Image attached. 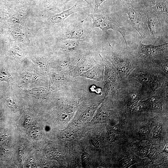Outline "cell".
<instances>
[{
  "mask_svg": "<svg viewBox=\"0 0 168 168\" xmlns=\"http://www.w3.org/2000/svg\"><path fill=\"white\" fill-rule=\"evenodd\" d=\"M86 19L78 22L63 25L58 35L57 39L60 41L67 40H82L90 35L92 28H89L84 23Z\"/></svg>",
  "mask_w": 168,
  "mask_h": 168,
  "instance_id": "6da1fadb",
  "label": "cell"
},
{
  "mask_svg": "<svg viewBox=\"0 0 168 168\" xmlns=\"http://www.w3.org/2000/svg\"><path fill=\"white\" fill-rule=\"evenodd\" d=\"M141 5L131 2H127L124 8L128 15L129 23L142 38L145 37L146 25L141 10Z\"/></svg>",
  "mask_w": 168,
  "mask_h": 168,
  "instance_id": "7a4b0ae2",
  "label": "cell"
},
{
  "mask_svg": "<svg viewBox=\"0 0 168 168\" xmlns=\"http://www.w3.org/2000/svg\"><path fill=\"white\" fill-rule=\"evenodd\" d=\"M88 16L92 19V29L99 28L105 32L110 29L118 31L121 35L127 44L124 29L111 16L100 13L98 11L96 13H89Z\"/></svg>",
  "mask_w": 168,
  "mask_h": 168,
  "instance_id": "3957f363",
  "label": "cell"
},
{
  "mask_svg": "<svg viewBox=\"0 0 168 168\" xmlns=\"http://www.w3.org/2000/svg\"><path fill=\"white\" fill-rule=\"evenodd\" d=\"M83 8L80 2H76L70 8L50 16L47 20V23L49 25L58 23L63 25V21L68 16L73 13L81 11Z\"/></svg>",
  "mask_w": 168,
  "mask_h": 168,
  "instance_id": "277c9868",
  "label": "cell"
},
{
  "mask_svg": "<svg viewBox=\"0 0 168 168\" xmlns=\"http://www.w3.org/2000/svg\"><path fill=\"white\" fill-rule=\"evenodd\" d=\"M147 24L150 32L156 40L160 38L161 32V25L159 18L153 16H147Z\"/></svg>",
  "mask_w": 168,
  "mask_h": 168,
  "instance_id": "5b68a950",
  "label": "cell"
},
{
  "mask_svg": "<svg viewBox=\"0 0 168 168\" xmlns=\"http://www.w3.org/2000/svg\"><path fill=\"white\" fill-rule=\"evenodd\" d=\"M113 58L116 62L117 69L121 75L125 76L129 73L132 66L128 59L119 55H114Z\"/></svg>",
  "mask_w": 168,
  "mask_h": 168,
  "instance_id": "8992f818",
  "label": "cell"
},
{
  "mask_svg": "<svg viewBox=\"0 0 168 168\" xmlns=\"http://www.w3.org/2000/svg\"><path fill=\"white\" fill-rule=\"evenodd\" d=\"M167 47L168 43L157 45H145L141 43V50L142 53L145 55L153 56L161 52Z\"/></svg>",
  "mask_w": 168,
  "mask_h": 168,
  "instance_id": "52a82bcc",
  "label": "cell"
},
{
  "mask_svg": "<svg viewBox=\"0 0 168 168\" xmlns=\"http://www.w3.org/2000/svg\"><path fill=\"white\" fill-rule=\"evenodd\" d=\"M138 81L143 85L149 86H154V84H157L156 77L153 75L147 73H141L138 75L137 77Z\"/></svg>",
  "mask_w": 168,
  "mask_h": 168,
  "instance_id": "ba28073f",
  "label": "cell"
},
{
  "mask_svg": "<svg viewBox=\"0 0 168 168\" xmlns=\"http://www.w3.org/2000/svg\"><path fill=\"white\" fill-rule=\"evenodd\" d=\"M152 7L156 13H168V3L164 0H156Z\"/></svg>",
  "mask_w": 168,
  "mask_h": 168,
  "instance_id": "9c48e42d",
  "label": "cell"
},
{
  "mask_svg": "<svg viewBox=\"0 0 168 168\" xmlns=\"http://www.w3.org/2000/svg\"><path fill=\"white\" fill-rule=\"evenodd\" d=\"M61 137L66 140H71L74 139L76 137V133L74 131L67 130L63 132L61 134Z\"/></svg>",
  "mask_w": 168,
  "mask_h": 168,
  "instance_id": "30bf717a",
  "label": "cell"
},
{
  "mask_svg": "<svg viewBox=\"0 0 168 168\" xmlns=\"http://www.w3.org/2000/svg\"><path fill=\"white\" fill-rule=\"evenodd\" d=\"M5 102L7 107L12 110L16 111L17 108V104L13 99L11 97H8L5 99Z\"/></svg>",
  "mask_w": 168,
  "mask_h": 168,
  "instance_id": "8fae6325",
  "label": "cell"
},
{
  "mask_svg": "<svg viewBox=\"0 0 168 168\" xmlns=\"http://www.w3.org/2000/svg\"><path fill=\"white\" fill-rule=\"evenodd\" d=\"M162 129V124L160 123L156 125L153 130V136L154 138H157L161 133Z\"/></svg>",
  "mask_w": 168,
  "mask_h": 168,
  "instance_id": "7c38bea8",
  "label": "cell"
},
{
  "mask_svg": "<svg viewBox=\"0 0 168 168\" xmlns=\"http://www.w3.org/2000/svg\"><path fill=\"white\" fill-rule=\"evenodd\" d=\"M11 75L4 70L0 71V82H5L8 83V80L11 78Z\"/></svg>",
  "mask_w": 168,
  "mask_h": 168,
  "instance_id": "4fadbf2b",
  "label": "cell"
},
{
  "mask_svg": "<svg viewBox=\"0 0 168 168\" xmlns=\"http://www.w3.org/2000/svg\"><path fill=\"white\" fill-rule=\"evenodd\" d=\"M94 7L93 10L94 13H96L99 11V7L102 3L106 0H94ZM128 2H131L132 0H124Z\"/></svg>",
  "mask_w": 168,
  "mask_h": 168,
  "instance_id": "5bb4252c",
  "label": "cell"
},
{
  "mask_svg": "<svg viewBox=\"0 0 168 168\" xmlns=\"http://www.w3.org/2000/svg\"><path fill=\"white\" fill-rule=\"evenodd\" d=\"M156 0H138V3L144 7H152Z\"/></svg>",
  "mask_w": 168,
  "mask_h": 168,
  "instance_id": "9a60e30c",
  "label": "cell"
},
{
  "mask_svg": "<svg viewBox=\"0 0 168 168\" xmlns=\"http://www.w3.org/2000/svg\"><path fill=\"white\" fill-rule=\"evenodd\" d=\"M108 117V113L106 111H103L99 112L96 115V119L100 121L106 120Z\"/></svg>",
  "mask_w": 168,
  "mask_h": 168,
  "instance_id": "2e32d148",
  "label": "cell"
},
{
  "mask_svg": "<svg viewBox=\"0 0 168 168\" xmlns=\"http://www.w3.org/2000/svg\"><path fill=\"white\" fill-rule=\"evenodd\" d=\"M29 134L31 137L33 138H35L39 135V129L36 127L30 129Z\"/></svg>",
  "mask_w": 168,
  "mask_h": 168,
  "instance_id": "e0dca14e",
  "label": "cell"
},
{
  "mask_svg": "<svg viewBox=\"0 0 168 168\" xmlns=\"http://www.w3.org/2000/svg\"><path fill=\"white\" fill-rule=\"evenodd\" d=\"M150 131V128L148 126H144L140 128L138 133L140 135L144 136L147 134Z\"/></svg>",
  "mask_w": 168,
  "mask_h": 168,
  "instance_id": "ac0fdd59",
  "label": "cell"
},
{
  "mask_svg": "<svg viewBox=\"0 0 168 168\" xmlns=\"http://www.w3.org/2000/svg\"><path fill=\"white\" fill-rule=\"evenodd\" d=\"M42 0L44 7L47 10H49L56 1V0Z\"/></svg>",
  "mask_w": 168,
  "mask_h": 168,
  "instance_id": "d6986e66",
  "label": "cell"
},
{
  "mask_svg": "<svg viewBox=\"0 0 168 168\" xmlns=\"http://www.w3.org/2000/svg\"><path fill=\"white\" fill-rule=\"evenodd\" d=\"M156 149L153 147H151L148 150L147 154L150 157H154L156 154Z\"/></svg>",
  "mask_w": 168,
  "mask_h": 168,
  "instance_id": "ffe728a7",
  "label": "cell"
},
{
  "mask_svg": "<svg viewBox=\"0 0 168 168\" xmlns=\"http://www.w3.org/2000/svg\"><path fill=\"white\" fill-rule=\"evenodd\" d=\"M33 76L31 74L26 73V74H23L22 78L23 80L26 81H31L33 80V79L32 78Z\"/></svg>",
  "mask_w": 168,
  "mask_h": 168,
  "instance_id": "44dd1931",
  "label": "cell"
},
{
  "mask_svg": "<svg viewBox=\"0 0 168 168\" xmlns=\"http://www.w3.org/2000/svg\"><path fill=\"white\" fill-rule=\"evenodd\" d=\"M73 0H66L65 1V3H67L68 2L72 1ZM85 1L87 4L88 6L90 8H92V4H93V2L94 0H82Z\"/></svg>",
  "mask_w": 168,
  "mask_h": 168,
  "instance_id": "7402d4cb",
  "label": "cell"
},
{
  "mask_svg": "<svg viewBox=\"0 0 168 168\" xmlns=\"http://www.w3.org/2000/svg\"><path fill=\"white\" fill-rule=\"evenodd\" d=\"M31 120L32 119L30 117H28L26 119L24 123V127L25 128L28 127L31 123Z\"/></svg>",
  "mask_w": 168,
  "mask_h": 168,
  "instance_id": "603a6c76",
  "label": "cell"
},
{
  "mask_svg": "<svg viewBox=\"0 0 168 168\" xmlns=\"http://www.w3.org/2000/svg\"><path fill=\"white\" fill-rule=\"evenodd\" d=\"M148 149L147 147H145L142 149L141 153L143 155H147L148 154Z\"/></svg>",
  "mask_w": 168,
  "mask_h": 168,
  "instance_id": "cb8c5ba5",
  "label": "cell"
},
{
  "mask_svg": "<svg viewBox=\"0 0 168 168\" xmlns=\"http://www.w3.org/2000/svg\"><path fill=\"white\" fill-rule=\"evenodd\" d=\"M22 150H23V147L21 145L19 147V156L20 157L21 160V157H22Z\"/></svg>",
  "mask_w": 168,
  "mask_h": 168,
  "instance_id": "d4e9b609",
  "label": "cell"
},
{
  "mask_svg": "<svg viewBox=\"0 0 168 168\" xmlns=\"http://www.w3.org/2000/svg\"><path fill=\"white\" fill-rule=\"evenodd\" d=\"M168 144H167L165 147V148L164 149V150L163 152H168Z\"/></svg>",
  "mask_w": 168,
  "mask_h": 168,
  "instance_id": "484cf974",
  "label": "cell"
}]
</instances>
